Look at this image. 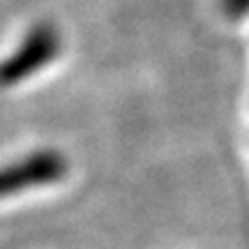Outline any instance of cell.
Instances as JSON below:
<instances>
[{
    "label": "cell",
    "instance_id": "6da1fadb",
    "mask_svg": "<svg viewBox=\"0 0 249 249\" xmlns=\"http://www.w3.org/2000/svg\"><path fill=\"white\" fill-rule=\"evenodd\" d=\"M60 51V37L51 26H35L26 35L23 44L7 58L2 67V81L5 86H17L28 76H33L37 70L53 60Z\"/></svg>",
    "mask_w": 249,
    "mask_h": 249
},
{
    "label": "cell",
    "instance_id": "7a4b0ae2",
    "mask_svg": "<svg viewBox=\"0 0 249 249\" xmlns=\"http://www.w3.org/2000/svg\"><path fill=\"white\" fill-rule=\"evenodd\" d=\"M67 173V160L55 150H39L26 160L9 164L2 173V194L26 192L30 187H42L58 182Z\"/></svg>",
    "mask_w": 249,
    "mask_h": 249
},
{
    "label": "cell",
    "instance_id": "3957f363",
    "mask_svg": "<svg viewBox=\"0 0 249 249\" xmlns=\"http://www.w3.org/2000/svg\"><path fill=\"white\" fill-rule=\"evenodd\" d=\"M224 12L229 17H242L249 12V0H224Z\"/></svg>",
    "mask_w": 249,
    "mask_h": 249
}]
</instances>
